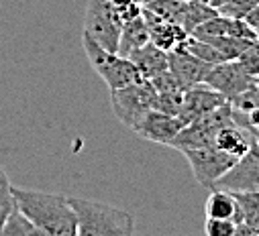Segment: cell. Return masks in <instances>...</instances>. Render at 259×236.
Instances as JSON below:
<instances>
[{
	"instance_id": "cell-12",
	"label": "cell",
	"mask_w": 259,
	"mask_h": 236,
	"mask_svg": "<svg viewBox=\"0 0 259 236\" xmlns=\"http://www.w3.org/2000/svg\"><path fill=\"white\" fill-rule=\"evenodd\" d=\"M229 100L214 88H210L208 84H198L190 90L184 92V102H182V110H180V121L184 125H190L196 118L217 110L219 106L227 104Z\"/></svg>"
},
{
	"instance_id": "cell-21",
	"label": "cell",
	"mask_w": 259,
	"mask_h": 236,
	"mask_svg": "<svg viewBox=\"0 0 259 236\" xmlns=\"http://www.w3.org/2000/svg\"><path fill=\"white\" fill-rule=\"evenodd\" d=\"M219 11L217 9H210L208 5L200 3V0H188L186 3V13H184V21H182V27L192 33L196 27H200L202 23H206L208 19L217 17Z\"/></svg>"
},
{
	"instance_id": "cell-4",
	"label": "cell",
	"mask_w": 259,
	"mask_h": 236,
	"mask_svg": "<svg viewBox=\"0 0 259 236\" xmlns=\"http://www.w3.org/2000/svg\"><path fill=\"white\" fill-rule=\"evenodd\" d=\"M237 121V112L233 108L231 102L219 106L217 110L196 118L190 125H186L178 137L169 143L171 149L176 151H186V149H196V147H206V145H214V137L217 133L225 127Z\"/></svg>"
},
{
	"instance_id": "cell-25",
	"label": "cell",
	"mask_w": 259,
	"mask_h": 236,
	"mask_svg": "<svg viewBox=\"0 0 259 236\" xmlns=\"http://www.w3.org/2000/svg\"><path fill=\"white\" fill-rule=\"evenodd\" d=\"M237 224L233 220H219V218H206L204 232L208 236H235Z\"/></svg>"
},
{
	"instance_id": "cell-29",
	"label": "cell",
	"mask_w": 259,
	"mask_h": 236,
	"mask_svg": "<svg viewBox=\"0 0 259 236\" xmlns=\"http://www.w3.org/2000/svg\"><path fill=\"white\" fill-rule=\"evenodd\" d=\"M182 3H188V0H182Z\"/></svg>"
},
{
	"instance_id": "cell-23",
	"label": "cell",
	"mask_w": 259,
	"mask_h": 236,
	"mask_svg": "<svg viewBox=\"0 0 259 236\" xmlns=\"http://www.w3.org/2000/svg\"><path fill=\"white\" fill-rule=\"evenodd\" d=\"M17 202H15V194H13V184L9 180L7 171L0 167V228L5 226L7 218L11 216V212L15 210Z\"/></svg>"
},
{
	"instance_id": "cell-11",
	"label": "cell",
	"mask_w": 259,
	"mask_h": 236,
	"mask_svg": "<svg viewBox=\"0 0 259 236\" xmlns=\"http://www.w3.org/2000/svg\"><path fill=\"white\" fill-rule=\"evenodd\" d=\"M186 125L180 121V116L174 114H165L161 110L151 108L141 121L135 125L133 133H137L139 137L151 141V143H159V145H167L178 137V133L184 129Z\"/></svg>"
},
{
	"instance_id": "cell-8",
	"label": "cell",
	"mask_w": 259,
	"mask_h": 236,
	"mask_svg": "<svg viewBox=\"0 0 259 236\" xmlns=\"http://www.w3.org/2000/svg\"><path fill=\"white\" fill-rule=\"evenodd\" d=\"M210 88L219 90L227 100H233L259 84V76L251 74L239 59H229V62L212 66L210 74L206 76V82Z\"/></svg>"
},
{
	"instance_id": "cell-26",
	"label": "cell",
	"mask_w": 259,
	"mask_h": 236,
	"mask_svg": "<svg viewBox=\"0 0 259 236\" xmlns=\"http://www.w3.org/2000/svg\"><path fill=\"white\" fill-rule=\"evenodd\" d=\"M237 112V110H235ZM237 121L241 123V125H245L247 129H251L255 135H259V106H253V108H249L247 112H237Z\"/></svg>"
},
{
	"instance_id": "cell-19",
	"label": "cell",
	"mask_w": 259,
	"mask_h": 236,
	"mask_svg": "<svg viewBox=\"0 0 259 236\" xmlns=\"http://www.w3.org/2000/svg\"><path fill=\"white\" fill-rule=\"evenodd\" d=\"M143 11H147L155 19L182 25L184 13H186V3H182V0H147Z\"/></svg>"
},
{
	"instance_id": "cell-14",
	"label": "cell",
	"mask_w": 259,
	"mask_h": 236,
	"mask_svg": "<svg viewBox=\"0 0 259 236\" xmlns=\"http://www.w3.org/2000/svg\"><path fill=\"white\" fill-rule=\"evenodd\" d=\"M253 143H255V133L245 125H241L239 121L225 125L214 137V147L235 159H241L253 147Z\"/></svg>"
},
{
	"instance_id": "cell-28",
	"label": "cell",
	"mask_w": 259,
	"mask_h": 236,
	"mask_svg": "<svg viewBox=\"0 0 259 236\" xmlns=\"http://www.w3.org/2000/svg\"><path fill=\"white\" fill-rule=\"evenodd\" d=\"M255 137H257V141H259V135H255Z\"/></svg>"
},
{
	"instance_id": "cell-27",
	"label": "cell",
	"mask_w": 259,
	"mask_h": 236,
	"mask_svg": "<svg viewBox=\"0 0 259 236\" xmlns=\"http://www.w3.org/2000/svg\"><path fill=\"white\" fill-rule=\"evenodd\" d=\"M200 3L208 5L210 9H217V11H221V9L225 7V3H227V0H200Z\"/></svg>"
},
{
	"instance_id": "cell-13",
	"label": "cell",
	"mask_w": 259,
	"mask_h": 236,
	"mask_svg": "<svg viewBox=\"0 0 259 236\" xmlns=\"http://www.w3.org/2000/svg\"><path fill=\"white\" fill-rule=\"evenodd\" d=\"M143 17H145V21L149 25V41L153 45H157L159 49H163L165 53L180 49L186 43V39L190 37V33L182 25H178V23L155 19L147 11H143Z\"/></svg>"
},
{
	"instance_id": "cell-6",
	"label": "cell",
	"mask_w": 259,
	"mask_h": 236,
	"mask_svg": "<svg viewBox=\"0 0 259 236\" xmlns=\"http://www.w3.org/2000/svg\"><path fill=\"white\" fill-rule=\"evenodd\" d=\"M122 21L112 9L110 0H90L84 19V33L104 49L118 53Z\"/></svg>"
},
{
	"instance_id": "cell-3",
	"label": "cell",
	"mask_w": 259,
	"mask_h": 236,
	"mask_svg": "<svg viewBox=\"0 0 259 236\" xmlns=\"http://www.w3.org/2000/svg\"><path fill=\"white\" fill-rule=\"evenodd\" d=\"M82 47H84V53L88 57L90 66L96 70V74L104 80V84L110 90H118V88H124L128 84L143 80L139 68L133 64L131 57H124L120 53H112L104 49L86 33L82 35Z\"/></svg>"
},
{
	"instance_id": "cell-20",
	"label": "cell",
	"mask_w": 259,
	"mask_h": 236,
	"mask_svg": "<svg viewBox=\"0 0 259 236\" xmlns=\"http://www.w3.org/2000/svg\"><path fill=\"white\" fill-rule=\"evenodd\" d=\"M0 236H43V232L15 206L5 226L0 228Z\"/></svg>"
},
{
	"instance_id": "cell-5",
	"label": "cell",
	"mask_w": 259,
	"mask_h": 236,
	"mask_svg": "<svg viewBox=\"0 0 259 236\" xmlns=\"http://www.w3.org/2000/svg\"><path fill=\"white\" fill-rule=\"evenodd\" d=\"M157 90L149 80H139L118 90H110L112 112L126 129H135V125L155 106Z\"/></svg>"
},
{
	"instance_id": "cell-2",
	"label": "cell",
	"mask_w": 259,
	"mask_h": 236,
	"mask_svg": "<svg viewBox=\"0 0 259 236\" xmlns=\"http://www.w3.org/2000/svg\"><path fill=\"white\" fill-rule=\"evenodd\" d=\"M78 216V236H131L135 216L122 208L86 198H70Z\"/></svg>"
},
{
	"instance_id": "cell-22",
	"label": "cell",
	"mask_w": 259,
	"mask_h": 236,
	"mask_svg": "<svg viewBox=\"0 0 259 236\" xmlns=\"http://www.w3.org/2000/svg\"><path fill=\"white\" fill-rule=\"evenodd\" d=\"M182 102H184V90L182 88H171V90H161L155 96V110H161L165 114H174L178 116L182 110Z\"/></svg>"
},
{
	"instance_id": "cell-16",
	"label": "cell",
	"mask_w": 259,
	"mask_h": 236,
	"mask_svg": "<svg viewBox=\"0 0 259 236\" xmlns=\"http://www.w3.org/2000/svg\"><path fill=\"white\" fill-rule=\"evenodd\" d=\"M204 216L206 218H219V220H233L237 224L239 220V208L235 194L229 190H210V196L204 204Z\"/></svg>"
},
{
	"instance_id": "cell-15",
	"label": "cell",
	"mask_w": 259,
	"mask_h": 236,
	"mask_svg": "<svg viewBox=\"0 0 259 236\" xmlns=\"http://www.w3.org/2000/svg\"><path fill=\"white\" fill-rule=\"evenodd\" d=\"M128 57L133 59V64L139 68L143 80H153L157 78L159 74L167 72L169 70V59H167V53L163 49H159L157 45H153L151 41L141 45L139 49L131 51Z\"/></svg>"
},
{
	"instance_id": "cell-24",
	"label": "cell",
	"mask_w": 259,
	"mask_h": 236,
	"mask_svg": "<svg viewBox=\"0 0 259 236\" xmlns=\"http://www.w3.org/2000/svg\"><path fill=\"white\" fill-rule=\"evenodd\" d=\"M259 7V0H227L225 7L219 11V15L229 17V19H241L245 21L251 11Z\"/></svg>"
},
{
	"instance_id": "cell-18",
	"label": "cell",
	"mask_w": 259,
	"mask_h": 236,
	"mask_svg": "<svg viewBox=\"0 0 259 236\" xmlns=\"http://www.w3.org/2000/svg\"><path fill=\"white\" fill-rule=\"evenodd\" d=\"M239 208L237 224L259 230V192H233Z\"/></svg>"
},
{
	"instance_id": "cell-7",
	"label": "cell",
	"mask_w": 259,
	"mask_h": 236,
	"mask_svg": "<svg viewBox=\"0 0 259 236\" xmlns=\"http://www.w3.org/2000/svg\"><path fill=\"white\" fill-rule=\"evenodd\" d=\"M182 155H186L194 177L202 188L212 190L214 182H219L221 177L239 161L231 155H227L225 151L217 149L214 145H206V147H196V149H186L182 151Z\"/></svg>"
},
{
	"instance_id": "cell-10",
	"label": "cell",
	"mask_w": 259,
	"mask_h": 236,
	"mask_svg": "<svg viewBox=\"0 0 259 236\" xmlns=\"http://www.w3.org/2000/svg\"><path fill=\"white\" fill-rule=\"evenodd\" d=\"M167 59H169V72L174 74L176 82L180 84V88L184 92L194 88V86H198V84H204L206 76L212 70V64L202 62L200 57L186 51L184 47H180L176 51H169Z\"/></svg>"
},
{
	"instance_id": "cell-9",
	"label": "cell",
	"mask_w": 259,
	"mask_h": 236,
	"mask_svg": "<svg viewBox=\"0 0 259 236\" xmlns=\"http://www.w3.org/2000/svg\"><path fill=\"white\" fill-rule=\"evenodd\" d=\"M229 192H259V141L255 137L253 147L221 177L214 182L212 190Z\"/></svg>"
},
{
	"instance_id": "cell-1",
	"label": "cell",
	"mask_w": 259,
	"mask_h": 236,
	"mask_svg": "<svg viewBox=\"0 0 259 236\" xmlns=\"http://www.w3.org/2000/svg\"><path fill=\"white\" fill-rule=\"evenodd\" d=\"M17 208L43 232V236H76L78 216L70 204V198L61 194H49L39 190L15 188Z\"/></svg>"
},
{
	"instance_id": "cell-17",
	"label": "cell",
	"mask_w": 259,
	"mask_h": 236,
	"mask_svg": "<svg viewBox=\"0 0 259 236\" xmlns=\"http://www.w3.org/2000/svg\"><path fill=\"white\" fill-rule=\"evenodd\" d=\"M149 43V25L143 17V13L131 21L122 23V31H120V43H118V53L128 57V53L139 49L141 45Z\"/></svg>"
}]
</instances>
